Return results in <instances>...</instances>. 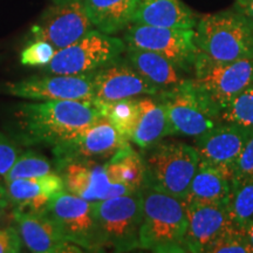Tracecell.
I'll use <instances>...</instances> for the list:
<instances>
[{
    "instance_id": "cell-20",
    "label": "cell",
    "mask_w": 253,
    "mask_h": 253,
    "mask_svg": "<svg viewBox=\"0 0 253 253\" xmlns=\"http://www.w3.org/2000/svg\"><path fill=\"white\" fill-rule=\"evenodd\" d=\"M125 56L142 77L160 88L169 89L190 78L188 73L163 55L134 47H126Z\"/></svg>"
},
{
    "instance_id": "cell-35",
    "label": "cell",
    "mask_w": 253,
    "mask_h": 253,
    "mask_svg": "<svg viewBox=\"0 0 253 253\" xmlns=\"http://www.w3.org/2000/svg\"><path fill=\"white\" fill-rule=\"evenodd\" d=\"M233 8L253 20V0H236Z\"/></svg>"
},
{
    "instance_id": "cell-13",
    "label": "cell",
    "mask_w": 253,
    "mask_h": 253,
    "mask_svg": "<svg viewBox=\"0 0 253 253\" xmlns=\"http://www.w3.org/2000/svg\"><path fill=\"white\" fill-rule=\"evenodd\" d=\"M94 30L84 0L54 4L32 27V41L49 42L56 50L65 48Z\"/></svg>"
},
{
    "instance_id": "cell-32",
    "label": "cell",
    "mask_w": 253,
    "mask_h": 253,
    "mask_svg": "<svg viewBox=\"0 0 253 253\" xmlns=\"http://www.w3.org/2000/svg\"><path fill=\"white\" fill-rule=\"evenodd\" d=\"M231 183L253 178V136L231 166Z\"/></svg>"
},
{
    "instance_id": "cell-34",
    "label": "cell",
    "mask_w": 253,
    "mask_h": 253,
    "mask_svg": "<svg viewBox=\"0 0 253 253\" xmlns=\"http://www.w3.org/2000/svg\"><path fill=\"white\" fill-rule=\"evenodd\" d=\"M21 242L18 231L13 227L0 229V253L20 252Z\"/></svg>"
},
{
    "instance_id": "cell-1",
    "label": "cell",
    "mask_w": 253,
    "mask_h": 253,
    "mask_svg": "<svg viewBox=\"0 0 253 253\" xmlns=\"http://www.w3.org/2000/svg\"><path fill=\"white\" fill-rule=\"evenodd\" d=\"M101 116L91 101H42L19 106L18 126L25 142L58 147L80 135Z\"/></svg>"
},
{
    "instance_id": "cell-10",
    "label": "cell",
    "mask_w": 253,
    "mask_h": 253,
    "mask_svg": "<svg viewBox=\"0 0 253 253\" xmlns=\"http://www.w3.org/2000/svg\"><path fill=\"white\" fill-rule=\"evenodd\" d=\"M47 216L68 242L87 251H102L94 202L63 191L53 199Z\"/></svg>"
},
{
    "instance_id": "cell-14",
    "label": "cell",
    "mask_w": 253,
    "mask_h": 253,
    "mask_svg": "<svg viewBox=\"0 0 253 253\" xmlns=\"http://www.w3.org/2000/svg\"><path fill=\"white\" fill-rule=\"evenodd\" d=\"M93 84L94 99L100 101L137 99L161 93L160 88L142 77L122 55L95 71Z\"/></svg>"
},
{
    "instance_id": "cell-3",
    "label": "cell",
    "mask_w": 253,
    "mask_h": 253,
    "mask_svg": "<svg viewBox=\"0 0 253 253\" xmlns=\"http://www.w3.org/2000/svg\"><path fill=\"white\" fill-rule=\"evenodd\" d=\"M196 43L199 52L214 61L253 59V20L235 8L198 19Z\"/></svg>"
},
{
    "instance_id": "cell-38",
    "label": "cell",
    "mask_w": 253,
    "mask_h": 253,
    "mask_svg": "<svg viewBox=\"0 0 253 253\" xmlns=\"http://www.w3.org/2000/svg\"><path fill=\"white\" fill-rule=\"evenodd\" d=\"M68 1H75V0H53L54 4H61V2H68Z\"/></svg>"
},
{
    "instance_id": "cell-2",
    "label": "cell",
    "mask_w": 253,
    "mask_h": 253,
    "mask_svg": "<svg viewBox=\"0 0 253 253\" xmlns=\"http://www.w3.org/2000/svg\"><path fill=\"white\" fill-rule=\"evenodd\" d=\"M141 195L140 249L160 253L186 252L188 218L184 201L147 185L141 188Z\"/></svg>"
},
{
    "instance_id": "cell-15",
    "label": "cell",
    "mask_w": 253,
    "mask_h": 253,
    "mask_svg": "<svg viewBox=\"0 0 253 253\" xmlns=\"http://www.w3.org/2000/svg\"><path fill=\"white\" fill-rule=\"evenodd\" d=\"M252 136V129L221 121L210 130L195 137L194 147L199 162L223 169L231 176V166Z\"/></svg>"
},
{
    "instance_id": "cell-9",
    "label": "cell",
    "mask_w": 253,
    "mask_h": 253,
    "mask_svg": "<svg viewBox=\"0 0 253 253\" xmlns=\"http://www.w3.org/2000/svg\"><path fill=\"white\" fill-rule=\"evenodd\" d=\"M125 42L128 47L157 53L191 75L199 49L195 28L151 26L132 23L126 28Z\"/></svg>"
},
{
    "instance_id": "cell-37",
    "label": "cell",
    "mask_w": 253,
    "mask_h": 253,
    "mask_svg": "<svg viewBox=\"0 0 253 253\" xmlns=\"http://www.w3.org/2000/svg\"><path fill=\"white\" fill-rule=\"evenodd\" d=\"M245 232H246V235H248L249 240L251 242V244L253 245V224H252V225H250L248 229H246Z\"/></svg>"
},
{
    "instance_id": "cell-21",
    "label": "cell",
    "mask_w": 253,
    "mask_h": 253,
    "mask_svg": "<svg viewBox=\"0 0 253 253\" xmlns=\"http://www.w3.org/2000/svg\"><path fill=\"white\" fill-rule=\"evenodd\" d=\"M198 17L182 0H138L135 24L195 28Z\"/></svg>"
},
{
    "instance_id": "cell-19",
    "label": "cell",
    "mask_w": 253,
    "mask_h": 253,
    "mask_svg": "<svg viewBox=\"0 0 253 253\" xmlns=\"http://www.w3.org/2000/svg\"><path fill=\"white\" fill-rule=\"evenodd\" d=\"M66 191L88 202H99L110 197L112 182L104 163L95 161H73L59 167Z\"/></svg>"
},
{
    "instance_id": "cell-28",
    "label": "cell",
    "mask_w": 253,
    "mask_h": 253,
    "mask_svg": "<svg viewBox=\"0 0 253 253\" xmlns=\"http://www.w3.org/2000/svg\"><path fill=\"white\" fill-rule=\"evenodd\" d=\"M52 172H54L52 169V163L47 158L32 151H27L19 155L13 166L4 176V179L5 182H7L19 178H33Z\"/></svg>"
},
{
    "instance_id": "cell-31",
    "label": "cell",
    "mask_w": 253,
    "mask_h": 253,
    "mask_svg": "<svg viewBox=\"0 0 253 253\" xmlns=\"http://www.w3.org/2000/svg\"><path fill=\"white\" fill-rule=\"evenodd\" d=\"M56 53V49L49 42L42 40L31 41L20 54V62L25 66L48 65Z\"/></svg>"
},
{
    "instance_id": "cell-36",
    "label": "cell",
    "mask_w": 253,
    "mask_h": 253,
    "mask_svg": "<svg viewBox=\"0 0 253 253\" xmlns=\"http://www.w3.org/2000/svg\"><path fill=\"white\" fill-rule=\"evenodd\" d=\"M8 204V197L6 194V189L0 184V217L5 212V209L7 208Z\"/></svg>"
},
{
    "instance_id": "cell-25",
    "label": "cell",
    "mask_w": 253,
    "mask_h": 253,
    "mask_svg": "<svg viewBox=\"0 0 253 253\" xmlns=\"http://www.w3.org/2000/svg\"><path fill=\"white\" fill-rule=\"evenodd\" d=\"M104 168L112 183L125 184L134 190H140L144 185L143 158L130 143L104 162Z\"/></svg>"
},
{
    "instance_id": "cell-33",
    "label": "cell",
    "mask_w": 253,
    "mask_h": 253,
    "mask_svg": "<svg viewBox=\"0 0 253 253\" xmlns=\"http://www.w3.org/2000/svg\"><path fill=\"white\" fill-rule=\"evenodd\" d=\"M19 155L20 151L15 144L0 132V176L4 177L8 172Z\"/></svg>"
},
{
    "instance_id": "cell-6",
    "label": "cell",
    "mask_w": 253,
    "mask_h": 253,
    "mask_svg": "<svg viewBox=\"0 0 253 253\" xmlns=\"http://www.w3.org/2000/svg\"><path fill=\"white\" fill-rule=\"evenodd\" d=\"M190 78L220 114L227 103L253 84V59L219 62L199 52Z\"/></svg>"
},
{
    "instance_id": "cell-27",
    "label": "cell",
    "mask_w": 253,
    "mask_h": 253,
    "mask_svg": "<svg viewBox=\"0 0 253 253\" xmlns=\"http://www.w3.org/2000/svg\"><path fill=\"white\" fill-rule=\"evenodd\" d=\"M231 219L238 229L246 231L253 224V178L231 183L229 198Z\"/></svg>"
},
{
    "instance_id": "cell-8",
    "label": "cell",
    "mask_w": 253,
    "mask_h": 253,
    "mask_svg": "<svg viewBox=\"0 0 253 253\" xmlns=\"http://www.w3.org/2000/svg\"><path fill=\"white\" fill-rule=\"evenodd\" d=\"M126 47L125 40L94 28L72 45L56 50L42 71L63 75L91 73L125 54Z\"/></svg>"
},
{
    "instance_id": "cell-26",
    "label": "cell",
    "mask_w": 253,
    "mask_h": 253,
    "mask_svg": "<svg viewBox=\"0 0 253 253\" xmlns=\"http://www.w3.org/2000/svg\"><path fill=\"white\" fill-rule=\"evenodd\" d=\"M94 102L99 108L101 115L106 116L126 140L131 141L138 119V97L118 101L94 99Z\"/></svg>"
},
{
    "instance_id": "cell-17",
    "label": "cell",
    "mask_w": 253,
    "mask_h": 253,
    "mask_svg": "<svg viewBox=\"0 0 253 253\" xmlns=\"http://www.w3.org/2000/svg\"><path fill=\"white\" fill-rule=\"evenodd\" d=\"M5 189L14 210L31 213H47L53 199L66 190L61 175L55 172L7 181Z\"/></svg>"
},
{
    "instance_id": "cell-11",
    "label": "cell",
    "mask_w": 253,
    "mask_h": 253,
    "mask_svg": "<svg viewBox=\"0 0 253 253\" xmlns=\"http://www.w3.org/2000/svg\"><path fill=\"white\" fill-rule=\"evenodd\" d=\"M130 141L126 140L106 116L101 115L80 135L53 148L56 166L73 161L107 162Z\"/></svg>"
},
{
    "instance_id": "cell-12",
    "label": "cell",
    "mask_w": 253,
    "mask_h": 253,
    "mask_svg": "<svg viewBox=\"0 0 253 253\" xmlns=\"http://www.w3.org/2000/svg\"><path fill=\"white\" fill-rule=\"evenodd\" d=\"M93 77L94 72L32 77L6 84L4 89L13 96L36 101H91L94 100Z\"/></svg>"
},
{
    "instance_id": "cell-4",
    "label": "cell",
    "mask_w": 253,
    "mask_h": 253,
    "mask_svg": "<svg viewBox=\"0 0 253 253\" xmlns=\"http://www.w3.org/2000/svg\"><path fill=\"white\" fill-rule=\"evenodd\" d=\"M144 185L184 199L199 166L194 145L183 142L160 141L143 149Z\"/></svg>"
},
{
    "instance_id": "cell-7",
    "label": "cell",
    "mask_w": 253,
    "mask_h": 253,
    "mask_svg": "<svg viewBox=\"0 0 253 253\" xmlns=\"http://www.w3.org/2000/svg\"><path fill=\"white\" fill-rule=\"evenodd\" d=\"M156 96L166 108L172 135L195 138L221 122L219 112L196 88L191 78Z\"/></svg>"
},
{
    "instance_id": "cell-5",
    "label": "cell",
    "mask_w": 253,
    "mask_h": 253,
    "mask_svg": "<svg viewBox=\"0 0 253 253\" xmlns=\"http://www.w3.org/2000/svg\"><path fill=\"white\" fill-rule=\"evenodd\" d=\"M102 248L116 252L140 249L141 189L123 196L94 202Z\"/></svg>"
},
{
    "instance_id": "cell-24",
    "label": "cell",
    "mask_w": 253,
    "mask_h": 253,
    "mask_svg": "<svg viewBox=\"0 0 253 253\" xmlns=\"http://www.w3.org/2000/svg\"><path fill=\"white\" fill-rule=\"evenodd\" d=\"M137 2L138 0H84L94 28L110 36L134 23Z\"/></svg>"
},
{
    "instance_id": "cell-16",
    "label": "cell",
    "mask_w": 253,
    "mask_h": 253,
    "mask_svg": "<svg viewBox=\"0 0 253 253\" xmlns=\"http://www.w3.org/2000/svg\"><path fill=\"white\" fill-rule=\"evenodd\" d=\"M186 252L205 253L214 240L227 231L237 227L231 219L229 203L185 204Z\"/></svg>"
},
{
    "instance_id": "cell-23",
    "label": "cell",
    "mask_w": 253,
    "mask_h": 253,
    "mask_svg": "<svg viewBox=\"0 0 253 253\" xmlns=\"http://www.w3.org/2000/svg\"><path fill=\"white\" fill-rule=\"evenodd\" d=\"M231 176L219 168L199 162L198 169L186 192L185 204L229 203Z\"/></svg>"
},
{
    "instance_id": "cell-30",
    "label": "cell",
    "mask_w": 253,
    "mask_h": 253,
    "mask_svg": "<svg viewBox=\"0 0 253 253\" xmlns=\"http://www.w3.org/2000/svg\"><path fill=\"white\" fill-rule=\"evenodd\" d=\"M205 253H253V245L245 231L233 227L214 240Z\"/></svg>"
},
{
    "instance_id": "cell-18",
    "label": "cell",
    "mask_w": 253,
    "mask_h": 253,
    "mask_svg": "<svg viewBox=\"0 0 253 253\" xmlns=\"http://www.w3.org/2000/svg\"><path fill=\"white\" fill-rule=\"evenodd\" d=\"M13 219L25 246L34 253L81 252L68 242L61 231L46 213H31L14 210Z\"/></svg>"
},
{
    "instance_id": "cell-29",
    "label": "cell",
    "mask_w": 253,
    "mask_h": 253,
    "mask_svg": "<svg viewBox=\"0 0 253 253\" xmlns=\"http://www.w3.org/2000/svg\"><path fill=\"white\" fill-rule=\"evenodd\" d=\"M220 121L236 123L253 130V84L242 91L219 114Z\"/></svg>"
},
{
    "instance_id": "cell-22",
    "label": "cell",
    "mask_w": 253,
    "mask_h": 253,
    "mask_svg": "<svg viewBox=\"0 0 253 253\" xmlns=\"http://www.w3.org/2000/svg\"><path fill=\"white\" fill-rule=\"evenodd\" d=\"M167 136H172V130L163 103L156 95L138 97V119L131 142L147 149Z\"/></svg>"
}]
</instances>
